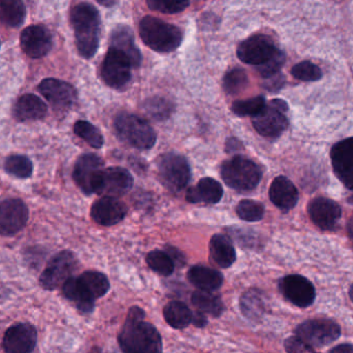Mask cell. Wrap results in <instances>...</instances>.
<instances>
[{
    "mask_svg": "<svg viewBox=\"0 0 353 353\" xmlns=\"http://www.w3.org/2000/svg\"><path fill=\"white\" fill-rule=\"evenodd\" d=\"M192 323L196 327H205V325H208L207 317L205 316V314H203V313L197 311V312L195 313V314H193Z\"/></svg>",
    "mask_w": 353,
    "mask_h": 353,
    "instance_id": "bcb514c9",
    "label": "cell"
},
{
    "mask_svg": "<svg viewBox=\"0 0 353 353\" xmlns=\"http://www.w3.org/2000/svg\"><path fill=\"white\" fill-rule=\"evenodd\" d=\"M111 47L123 51L130 58L134 68L141 65L142 55L134 43V32L130 27L119 25L114 29L111 35Z\"/></svg>",
    "mask_w": 353,
    "mask_h": 353,
    "instance_id": "484cf974",
    "label": "cell"
},
{
    "mask_svg": "<svg viewBox=\"0 0 353 353\" xmlns=\"http://www.w3.org/2000/svg\"><path fill=\"white\" fill-rule=\"evenodd\" d=\"M331 159L336 176L353 190V138L337 143L332 148Z\"/></svg>",
    "mask_w": 353,
    "mask_h": 353,
    "instance_id": "d6986e66",
    "label": "cell"
},
{
    "mask_svg": "<svg viewBox=\"0 0 353 353\" xmlns=\"http://www.w3.org/2000/svg\"><path fill=\"white\" fill-rule=\"evenodd\" d=\"M6 173L20 179H27L33 173V165L30 159L24 155H12L4 163Z\"/></svg>",
    "mask_w": 353,
    "mask_h": 353,
    "instance_id": "d590c367",
    "label": "cell"
},
{
    "mask_svg": "<svg viewBox=\"0 0 353 353\" xmlns=\"http://www.w3.org/2000/svg\"><path fill=\"white\" fill-rule=\"evenodd\" d=\"M284 63H285V54L281 50H278L275 55L270 58L267 62L261 64V65L256 66L257 72L261 74L263 78H271V77L279 74L280 70H281Z\"/></svg>",
    "mask_w": 353,
    "mask_h": 353,
    "instance_id": "7bdbcfd3",
    "label": "cell"
},
{
    "mask_svg": "<svg viewBox=\"0 0 353 353\" xmlns=\"http://www.w3.org/2000/svg\"><path fill=\"white\" fill-rule=\"evenodd\" d=\"M350 299H352V301L353 303V284L352 285V288H350Z\"/></svg>",
    "mask_w": 353,
    "mask_h": 353,
    "instance_id": "816d5d0a",
    "label": "cell"
},
{
    "mask_svg": "<svg viewBox=\"0 0 353 353\" xmlns=\"http://www.w3.org/2000/svg\"><path fill=\"white\" fill-rule=\"evenodd\" d=\"M78 268L74 253L64 250L57 253L48 263L39 277V284L46 290H55L72 277Z\"/></svg>",
    "mask_w": 353,
    "mask_h": 353,
    "instance_id": "ba28073f",
    "label": "cell"
},
{
    "mask_svg": "<svg viewBox=\"0 0 353 353\" xmlns=\"http://www.w3.org/2000/svg\"><path fill=\"white\" fill-rule=\"evenodd\" d=\"M128 208L117 197L103 196L93 203L91 217L99 225L112 226L125 218Z\"/></svg>",
    "mask_w": 353,
    "mask_h": 353,
    "instance_id": "44dd1931",
    "label": "cell"
},
{
    "mask_svg": "<svg viewBox=\"0 0 353 353\" xmlns=\"http://www.w3.org/2000/svg\"><path fill=\"white\" fill-rule=\"evenodd\" d=\"M115 128L122 141L140 150H149L157 142V134L150 124L134 114L118 115Z\"/></svg>",
    "mask_w": 353,
    "mask_h": 353,
    "instance_id": "277c9868",
    "label": "cell"
},
{
    "mask_svg": "<svg viewBox=\"0 0 353 353\" xmlns=\"http://www.w3.org/2000/svg\"><path fill=\"white\" fill-rule=\"evenodd\" d=\"M159 171L163 184L174 192L182 190L190 180L188 163L176 153L163 155L159 161Z\"/></svg>",
    "mask_w": 353,
    "mask_h": 353,
    "instance_id": "30bf717a",
    "label": "cell"
},
{
    "mask_svg": "<svg viewBox=\"0 0 353 353\" xmlns=\"http://www.w3.org/2000/svg\"><path fill=\"white\" fill-rule=\"evenodd\" d=\"M191 284L205 292H214L219 290L223 283V276L220 272L205 267V265H194L187 274Z\"/></svg>",
    "mask_w": 353,
    "mask_h": 353,
    "instance_id": "83f0119b",
    "label": "cell"
},
{
    "mask_svg": "<svg viewBox=\"0 0 353 353\" xmlns=\"http://www.w3.org/2000/svg\"><path fill=\"white\" fill-rule=\"evenodd\" d=\"M308 213L315 225L323 230H332L341 218L342 210L333 199L316 197L309 203Z\"/></svg>",
    "mask_w": 353,
    "mask_h": 353,
    "instance_id": "ac0fdd59",
    "label": "cell"
},
{
    "mask_svg": "<svg viewBox=\"0 0 353 353\" xmlns=\"http://www.w3.org/2000/svg\"><path fill=\"white\" fill-rule=\"evenodd\" d=\"M20 45L28 57L41 58L51 51L53 39L43 25H31L21 33Z\"/></svg>",
    "mask_w": 353,
    "mask_h": 353,
    "instance_id": "e0dca14e",
    "label": "cell"
},
{
    "mask_svg": "<svg viewBox=\"0 0 353 353\" xmlns=\"http://www.w3.org/2000/svg\"><path fill=\"white\" fill-rule=\"evenodd\" d=\"M268 82L265 83V87L270 91H277L281 88L284 83L283 77L276 74V76L271 77L267 79Z\"/></svg>",
    "mask_w": 353,
    "mask_h": 353,
    "instance_id": "f6af8a7d",
    "label": "cell"
},
{
    "mask_svg": "<svg viewBox=\"0 0 353 353\" xmlns=\"http://www.w3.org/2000/svg\"><path fill=\"white\" fill-rule=\"evenodd\" d=\"M64 296L74 303L79 311L83 314H90L95 307V299L87 290L79 277H70L62 285Z\"/></svg>",
    "mask_w": 353,
    "mask_h": 353,
    "instance_id": "603a6c76",
    "label": "cell"
},
{
    "mask_svg": "<svg viewBox=\"0 0 353 353\" xmlns=\"http://www.w3.org/2000/svg\"><path fill=\"white\" fill-rule=\"evenodd\" d=\"M292 74L294 78L304 82H314L321 80L323 77L321 68L310 61H303L296 64L292 68Z\"/></svg>",
    "mask_w": 353,
    "mask_h": 353,
    "instance_id": "60d3db41",
    "label": "cell"
},
{
    "mask_svg": "<svg viewBox=\"0 0 353 353\" xmlns=\"http://www.w3.org/2000/svg\"><path fill=\"white\" fill-rule=\"evenodd\" d=\"M79 278L95 300L105 296L110 290L109 279L103 273L88 271L79 276Z\"/></svg>",
    "mask_w": 353,
    "mask_h": 353,
    "instance_id": "d6a6232c",
    "label": "cell"
},
{
    "mask_svg": "<svg viewBox=\"0 0 353 353\" xmlns=\"http://www.w3.org/2000/svg\"><path fill=\"white\" fill-rule=\"evenodd\" d=\"M236 214L244 221L256 222L263 219L265 208L257 201L243 199L236 205Z\"/></svg>",
    "mask_w": 353,
    "mask_h": 353,
    "instance_id": "ab89813d",
    "label": "cell"
},
{
    "mask_svg": "<svg viewBox=\"0 0 353 353\" xmlns=\"http://www.w3.org/2000/svg\"><path fill=\"white\" fill-rule=\"evenodd\" d=\"M134 185V178L128 170L108 168L99 172L95 180L93 193L103 196L119 197L126 194Z\"/></svg>",
    "mask_w": 353,
    "mask_h": 353,
    "instance_id": "8fae6325",
    "label": "cell"
},
{
    "mask_svg": "<svg viewBox=\"0 0 353 353\" xmlns=\"http://www.w3.org/2000/svg\"><path fill=\"white\" fill-rule=\"evenodd\" d=\"M279 290L288 302L300 308L310 307L316 298L314 285L301 275H288L282 278Z\"/></svg>",
    "mask_w": 353,
    "mask_h": 353,
    "instance_id": "5bb4252c",
    "label": "cell"
},
{
    "mask_svg": "<svg viewBox=\"0 0 353 353\" xmlns=\"http://www.w3.org/2000/svg\"><path fill=\"white\" fill-rule=\"evenodd\" d=\"M145 113L154 120H165L174 111V105L163 97H151L143 103Z\"/></svg>",
    "mask_w": 353,
    "mask_h": 353,
    "instance_id": "e575fe53",
    "label": "cell"
},
{
    "mask_svg": "<svg viewBox=\"0 0 353 353\" xmlns=\"http://www.w3.org/2000/svg\"><path fill=\"white\" fill-rule=\"evenodd\" d=\"M210 256L218 267L230 268L236 261V254L234 244L224 234H214L210 241Z\"/></svg>",
    "mask_w": 353,
    "mask_h": 353,
    "instance_id": "4316f807",
    "label": "cell"
},
{
    "mask_svg": "<svg viewBox=\"0 0 353 353\" xmlns=\"http://www.w3.org/2000/svg\"><path fill=\"white\" fill-rule=\"evenodd\" d=\"M296 337L311 347H323L339 339L341 327L331 319H317L304 321L296 327Z\"/></svg>",
    "mask_w": 353,
    "mask_h": 353,
    "instance_id": "8992f818",
    "label": "cell"
},
{
    "mask_svg": "<svg viewBox=\"0 0 353 353\" xmlns=\"http://www.w3.org/2000/svg\"><path fill=\"white\" fill-rule=\"evenodd\" d=\"M265 301L259 290H249L241 296V311L250 321H259L265 313Z\"/></svg>",
    "mask_w": 353,
    "mask_h": 353,
    "instance_id": "1f68e13d",
    "label": "cell"
},
{
    "mask_svg": "<svg viewBox=\"0 0 353 353\" xmlns=\"http://www.w3.org/2000/svg\"><path fill=\"white\" fill-rule=\"evenodd\" d=\"M139 31L145 45L159 53L175 51L182 43L183 33L180 28L154 17L143 18Z\"/></svg>",
    "mask_w": 353,
    "mask_h": 353,
    "instance_id": "3957f363",
    "label": "cell"
},
{
    "mask_svg": "<svg viewBox=\"0 0 353 353\" xmlns=\"http://www.w3.org/2000/svg\"><path fill=\"white\" fill-rule=\"evenodd\" d=\"M261 176L259 165L244 157H234L221 167L222 179L234 190H252L261 182Z\"/></svg>",
    "mask_w": 353,
    "mask_h": 353,
    "instance_id": "5b68a950",
    "label": "cell"
},
{
    "mask_svg": "<svg viewBox=\"0 0 353 353\" xmlns=\"http://www.w3.org/2000/svg\"><path fill=\"white\" fill-rule=\"evenodd\" d=\"M347 232L348 236H350V239L352 240L353 244V217L350 218V221H348Z\"/></svg>",
    "mask_w": 353,
    "mask_h": 353,
    "instance_id": "681fc988",
    "label": "cell"
},
{
    "mask_svg": "<svg viewBox=\"0 0 353 353\" xmlns=\"http://www.w3.org/2000/svg\"><path fill=\"white\" fill-rule=\"evenodd\" d=\"M103 161L95 154H84L79 157L74 169V180L85 194H92L95 180L103 170Z\"/></svg>",
    "mask_w": 353,
    "mask_h": 353,
    "instance_id": "ffe728a7",
    "label": "cell"
},
{
    "mask_svg": "<svg viewBox=\"0 0 353 353\" xmlns=\"http://www.w3.org/2000/svg\"><path fill=\"white\" fill-rule=\"evenodd\" d=\"M146 261L152 271L165 277L171 276L175 271V261L165 251H151L147 255Z\"/></svg>",
    "mask_w": 353,
    "mask_h": 353,
    "instance_id": "836d02e7",
    "label": "cell"
},
{
    "mask_svg": "<svg viewBox=\"0 0 353 353\" xmlns=\"http://www.w3.org/2000/svg\"><path fill=\"white\" fill-rule=\"evenodd\" d=\"M29 218L28 208L20 199L0 201V236H14L25 228Z\"/></svg>",
    "mask_w": 353,
    "mask_h": 353,
    "instance_id": "4fadbf2b",
    "label": "cell"
},
{
    "mask_svg": "<svg viewBox=\"0 0 353 353\" xmlns=\"http://www.w3.org/2000/svg\"><path fill=\"white\" fill-rule=\"evenodd\" d=\"M330 353H353V345L352 344H340L334 347Z\"/></svg>",
    "mask_w": 353,
    "mask_h": 353,
    "instance_id": "7dc6e473",
    "label": "cell"
},
{
    "mask_svg": "<svg viewBox=\"0 0 353 353\" xmlns=\"http://www.w3.org/2000/svg\"><path fill=\"white\" fill-rule=\"evenodd\" d=\"M288 103L282 99H273L259 115L253 117V126L261 136L277 138L288 128Z\"/></svg>",
    "mask_w": 353,
    "mask_h": 353,
    "instance_id": "52a82bcc",
    "label": "cell"
},
{
    "mask_svg": "<svg viewBox=\"0 0 353 353\" xmlns=\"http://www.w3.org/2000/svg\"><path fill=\"white\" fill-rule=\"evenodd\" d=\"M37 343V331L30 323H16L6 330L2 340L6 353H32Z\"/></svg>",
    "mask_w": 353,
    "mask_h": 353,
    "instance_id": "9a60e30c",
    "label": "cell"
},
{
    "mask_svg": "<svg viewBox=\"0 0 353 353\" xmlns=\"http://www.w3.org/2000/svg\"><path fill=\"white\" fill-rule=\"evenodd\" d=\"M134 68L128 56L121 50L111 47L101 65V77L108 86L121 89L128 84Z\"/></svg>",
    "mask_w": 353,
    "mask_h": 353,
    "instance_id": "9c48e42d",
    "label": "cell"
},
{
    "mask_svg": "<svg viewBox=\"0 0 353 353\" xmlns=\"http://www.w3.org/2000/svg\"><path fill=\"white\" fill-rule=\"evenodd\" d=\"M47 105L34 94H24L14 105V117L18 121H35L47 115Z\"/></svg>",
    "mask_w": 353,
    "mask_h": 353,
    "instance_id": "cb8c5ba5",
    "label": "cell"
},
{
    "mask_svg": "<svg viewBox=\"0 0 353 353\" xmlns=\"http://www.w3.org/2000/svg\"><path fill=\"white\" fill-rule=\"evenodd\" d=\"M123 353H163V339L154 325L145 321V312L134 306L118 336Z\"/></svg>",
    "mask_w": 353,
    "mask_h": 353,
    "instance_id": "6da1fadb",
    "label": "cell"
},
{
    "mask_svg": "<svg viewBox=\"0 0 353 353\" xmlns=\"http://www.w3.org/2000/svg\"><path fill=\"white\" fill-rule=\"evenodd\" d=\"M223 188L218 181L203 178L196 186L187 191L186 199L189 203H217L222 199Z\"/></svg>",
    "mask_w": 353,
    "mask_h": 353,
    "instance_id": "d4e9b609",
    "label": "cell"
},
{
    "mask_svg": "<svg viewBox=\"0 0 353 353\" xmlns=\"http://www.w3.org/2000/svg\"><path fill=\"white\" fill-rule=\"evenodd\" d=\"M278 50L271 37L255 34L240 43L236 54L244 63L259 66L273 57Z\"/></svg>",
    "mask_w": 353,
    "mask_h": 353,
    "instance_id": "7c38bea8",
    "label": "cell"
},
{
    "mask_svg": "<svg viewBox=\"0 0 353 353\" xmlns=\"http://www.w3.org/2000/svg\"><path fill=\"white\" fill-rule=\"evenodd\" d=\"M269 194L272 203L282 211H290L298 203V189L290 179L284 176H277L272 182Z\"/></svg>",
    "mask_w": 353,
    "mask_h": 353,
    "instance_id": "7402d4cb",
    "label": "cell"
},
{
    "mask_svg": "<svg viewBox=\"0 0 353 353\" xmlns=\"http://www.w3.org/2000/svg\"><path fill=\"white\" fill-rule=\"evenodd\" d=\"M99 4L105 6V8H112L117 3L118 0H97Z\"/></svg>",
    "mask_w": 353,
    "mask_h": 353,
    "instance_id": "c3c4849f",
    "label": "cell"
},
{
    "mask_svg": "<svg viewBox=\"0 0 353 353\" xmlns=\"http://www.w3.org/2000/svg\"><path fill=\"white\" fill-rule=\"evenodd\" d=\"M26 18L22 0H0V22L10 27H19Z\"/></svg>",
    "mask_w": 353,
    "mask_h": 353,
    "instance_id": "4dcf8cb0",
    "label": "cell"
},
{
    "mask_svg": "<svg viewBox=\"0 0 353 353\" xmlns=\"http://www.w3.org/2000/svg\"><path fill=\"white\" fill-rule=\"evenodd\" d=\"M248 77L242 68H234L226 72L223 79V88L230 95L239 94L246 89Z\"/></svg>",
    "mask_w": 353,
    "mask_h": 353,
    "instance_id": "f35d334b",
    "label": "cell"
},
{
    "mask_svg": "<svg viewBox=\"0 0 353 353\" xmlns=\"http://www.w3.org/2000/svg\"><path fill=\"white\" fill-rule=\"evenodd\" d=\"M90 353H103V352L99 348L94 347L91 350Z\"/></svg>",
    "mask_w": 353,
    "mask_h": 353,
    "instance_id": "f907efd6",
    "label": "cell"
},
{
    "mask_svg": "<svg viewBox=\"0 0 353 353\" xmlns=\"http://www.w3.org/2000/svg\"><path fill=\"white\" fill-rule=\"evenodd\" d=\"M163 317L173 329L183 330L192 323L193 313L184 303L173 301L165 305Z\"/></svg>",
    "mask_w": 353,
    "mask_h": 353,
    "instance_id": "f1b7e54d",
    "label": "cell"
},
{
    "mask_svg": "<svg viewBox=\"0 0 353 353\" xmlns=\"http://www.w3.org/2000/svg\"><path fill=\"white\" fill-rule=\"evenodd\" d=\"M284 347L288 353H317L313 350V347L301 341L296 336L286 339L284 342Z\"/></svg>",
    "mask_w": 353,
    "mask_h": 353,
    "instance_id": "ee69618b",
    "label": "cell"
},
{
    "mask_svg": "<svg viewBox=\"0 0 353 353\" xmlns=\"http://www.w3.org/2000/svg\"><path fill=\"white\" fill-rule=\"evenodd\" d=\"M74 132L79 138L95 149H101L103 145V137L99 128L87 121H78L74 126Z\"/></svg>",
    "mask_w": 353,
    "mask_h": 353,
    "instance_id": "8d00e7d4",
    "label": "cell"
},
{
    "mask_svg": "<svg viewBox=\"0 0 353 353\" xmlns=\"http://www.w3.org/2000/svg\"><path fill=\"white\" fill-rule=\"evenodd\" d=\"M149 8L163 14H178L188 8L189 0H147Z\"/></svg>",
    "mask_w": 353,
    "mask_h": 353,
    "instance_id": "b9f144b4",
    "label": "cell"
},
{
    "mask_svg": "<svg viewBox=\"0 0 353 353\" xmlns=\"http://www.w3.org/2000/svg\"><path fill=\"white\" fill-rule=\"evenodd\" d=\"M191 302L194 305L197 311L213 317L220 316L224 311L223 303L220 296L212 294L211 292L199 290V292H193Z\"/></svg>",
    "mask_w": 353,
    "mask_h": 353,
    "instance_id": "f546056e",
    "label": "cell"
},
{
    "mask_svg": "<svg viewBox=\"0 0 353 353\" xmlns=\"http://www.w3.org/2000/svg\"><path fill=\"white\" fill-rule=\"evenodd\" d=\"M265 105L267 103H265V97H256L234 101L232 103V111L241 117H245V116L255 117L265 109Z\"/></svg>",
    "mask_w": 353,
    "mask_h": 353,
    "instance_id": "74e56055",
    "label": "cell"
},
{
    "mask_svg": "<svg viewBox=\"0 0 353 353\" xmlns=\"http://www.w3.org/2000/svg\"><path fill=\"white\" fill-rule=\"evenodd\" d=\"M39 91L58 111L70 109L78 99V93L72 85L57 79L49 78L41 81Z\"/></svg>",
    "mask_w": 353,
    "mask_h": 353,
    "instance_id": "2e32d148",
    "label": "cell"
},
{
    "mask_svg": "<svg viewBox=\"0 0 353 353\" xmlns=\"http://www.w3.org/2000/svg\"><path fill=\"white\" fill-rule=\"evenodd\" d=\"M76 45L83 58L93 57L97 52L101 37V16L92 4L82 2L74 6L70 14Z\"/></svg>",
    "mask_w": 353,
    "mask_h": 353,
    "instance_id": "7a4b0ae2",
    "label": "cell"
}]
</instances>
